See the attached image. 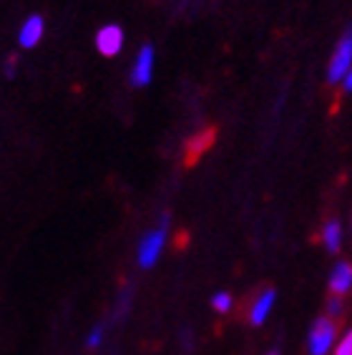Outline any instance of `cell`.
<instances>
[{"instance_id":"1","label":"cell","mask_w":352,"mask_h":355,"mask_svg":"<svg viewBox=\"0 0 352 355\" xmlns=\"http://www.w3.org/2000/svg\"><path fill=\"white\" fill-rule=\"evenodd\" d=\"M169 214H161V219L141 234L139 245H136V265L141 267V270H151V267L159 265L164 250L169 245Z\"/></svg>"},{"instance_id":"2","label":"cell","mask_w":352,"mask_h":355,"mask_svg":"<svg viewBox=\"0 0 352 355\" xmlns=\"http://www.w3.org/2000/svg\"><path fill=\"white\" fill-rule=\"evenodd\" d=\"M337 343V320H332L327 315L317 318L315 325L307 335V353L310 355H330V350Z\"/></svg>"},{"instance_id":"3","label":"cell","mask_w":352,"mask_h":355,"mask_svg":"<svg viewBox=\"0 0 352 355\" xmlns=\"http://www.w3.org/2000/svg\"><path fill=\"white\" fill-rule=\"evenodd\" d=\"M154 71H156V48L151 43H143L139 51H136L134 61H131L129 69V81L134 89H143L154 81Z\"/></svg>"},{"instance_id":"4","label":"cell","mask_w":352,"mask_h":355,"mask_svg":"<svg viewBox=\"0 0 352 355\" xmlns=\"http://www.w3.org/2000/svg\"><path fill=\"white\" fill-rule=\"evenodd\" d=\"M352 71V28H347L340 43L332 51L330 66H327V81L340 83Z\"/></svg>"},{"instance_id":"5","label":"cell","mask_w":352,"mask_h":355,"mask_svg":"<svg viewBox=\"0 0 352 355\" xmlns=\"http://www.w3.org/2000/svg\"><path fill=\"white\" fill-rule=\"evenodd\" d=\"M94 46L103 58H116V55L123 53L126 33H123V28L118 26V23H106V26H101L96 31Z\"/></svg>"},{"instance_id":"6","label":"cell","mask_w":352,"mask_h":355,"mask_svg":"<svg viewBox=\"0 0 352 355\" xmlns=\"http://www.w3.org/2000/svg\"><path fill=\"white\" fill-rule=\"evenodd\" d=\"M43 38H46V18L41 13H30L28 18H23V23L18 26V33H15L18 48L33 51V48L41 46Z\"/></svg>"},{"instance_id":"7","label":"cell","mask_w":352,"mask_h":355,"mask_svg":"<svg viewBox=\"0 0 352 355\" xmlns=\"http://www.w3.org/2000/svg\"><path fill=\"white\" fill-rule=\"evenodd\" d=\"M274 302H277V293H274L272 287L262 290V293L252 300L249 313H247V318H249V325H254V328L264 325V322H267V318H270V313L274 310Z\"/></svg>"},{"instance_id":"8","label":"cell","mask_w":352,"mask_h":355,"mask_svg":"<svg viewBox=\"0 0 352 355\" xmlns=\"http://www.w3.org/2000/svg\"><path fill=\"white\" fill-rule=\"evenodd\" d=\"M352 290V265L350 262H337L330 272V293L337 297H345Z\"/></svg>"},{"instance_id":"9","label":"cell","mask_w":352,"mask_h":355,"mask_svg":"<svg viewBox=\"0 0 352 355\" xmlns=\"http://www.w3.org/2000/svg\"><path fill=\"white\" fill-rule=\"evenodd\" d=\"M319 239H322V245H325L327 252H340V247H342V225H340L337 219H330L325 227H322V234H319Z\"/></svg>"},{"instance_id":"10","label":"cell","mask_w":352,"mask_h":355,"mask_svg":"<svg viewBox=\"0 0 352 355\" xmlns=\"http://www.w3.org/2000/svg\"><path fill=\"white\" fill-rule=\"evenodd\" d=\"M211 308H214V313H219V315H229L231 310H234V297H231V293L219 290V293L211 295Z\"/></svg>"},{"instance_id":"11","label":"cell","mask_w":352,"mask_h":355,"mask_svg":"<svg viewBox=\"0 0 352 355\" xmlns=\"http://www.w3.org/2000/svg\"><path fill=\"white\" fill-rule=\"evenodd\" d=\"M106 325H103V322H96L94 328L88 330L86 333V348L88 350H98L103 345V340H106Z\"/></svg>"},{"instance_id":"12","label":"cell","mask_w":352,"mask_h":355,"mask_svg":"<svg viewBox=\"0 0 352 355\" xmlns=\"http://www.w3.org/2000/svg\"><path fill=\"white\" fill-rule=\"evenodd\" d=\"M332 355H352V328H347L337 338L335 348H332Z\"/></svg>"},{"instance_id":"13","label":"cell","mask_w":352,"mask_h":355,"mask_svg":"<svg viewBox=\"0 0 352 355\" xmlns=\"http://www.w3.org/2000/svg\"><path fill=\"white\" fill-rule=\"evenodd\" d=\"M342 313H345V302H342V297L332 295L330 300H327V318H332V320H340V318H342Z\"/></svg>"},{"instance_id":"14","label":"cell","mask_w":352,"mask_h":355,"mask_svg":"<svg viewBox=\"0 0 352 355\" xmlns=\"http://www.w3.org/2000/svg\"><path fill=\"white\" fill-rule=\"evenodd\" d=\"M15 73H18V58H15V55H8L6 63H3V76H6V78H15Z\"/></svg>"},{"instance_id":"15","label":"cell","mask_w":352,"mask_h":355,"mask_svg":"<svg viewBox=\"0 0 352 355\" xmlns=\"http://www.w3.org/2000/svg\"><path fill=\"white\" fill-rule=\"evenodd\" d=\"M340 83H342V91H345V94H352V71Z\"/></svg>"},{"instance_id":"16","label":"cell","mask_w":352,"mask_h":355,"mask_svg":"<svg viewBox=\"0 0 352 355\" xmlns=\"http://www.w3.org/2000/svg\"><path fill=\"white\" fill-rule=\"evenodd\" d=\"M267 355H279V353H274V350H272V353H267Z\"/></svg>"}]
</instances>
